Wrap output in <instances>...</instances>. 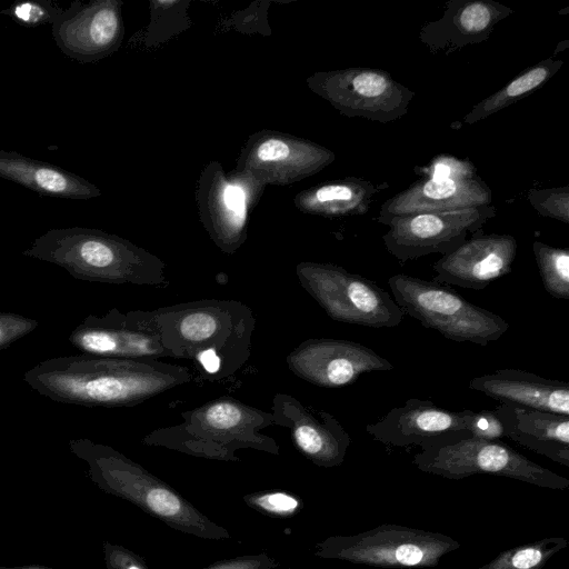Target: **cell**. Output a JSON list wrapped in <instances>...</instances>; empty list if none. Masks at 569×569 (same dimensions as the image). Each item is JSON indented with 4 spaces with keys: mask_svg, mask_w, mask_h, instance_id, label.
<instances>
[{
    "mask_svg": "<svg viewBox=\"0 0 569 569\" xmlns=\"http://www.w3.org/2000/svg\"><path fill=\"white\" fill-rule=\"evenodd\" d=\"M193 379L184 366L160 359H124L88 353L42 360L23 376L53 401L86 407H133Z\"/></svg>",
    "mask_w": 569,
    "mask_h": 569,
    "instance_id": "1",
    "label": "cell"
},
{
    "mask_svg": "<svg viewBox=\"0 0 569 569\" xmlns=\"http://www.w3.org/2000/svg\"><path fill=\"white\" fill-rule=\"evenodd\" d=\"M170 358L192 362L201 378L228 380L251 356L256 316L233 299H201L152 310Z\"/></svg>",
    "mask_w": 569,
    "mask_h": 569,
    "instance_id": "2",
    "label": "cell"
},
{
    "mask_svg": "<svg viewBox=\"0 0 569 569\" xmlns=\"http://www.w3.org/2000/svg\"><path fill=\"white\" fill-rule=\"evenodd\" d=\"M22 254L56 264L78 280L167 287L166 263L131 242L101 230L50 229Z\"/></svg>",
    "mask_w": 569,
    "mask_h": 569,
    "instance_id": "3",
    "label": "cell"
},
{
    "mask_svg": "<svg viewBox=\"0 0 569 569\" xmlns=\"http://www.w3.org/2000/svg\"><path fill=\"white\" fill-rule=\"evenodd\" d=\"M181 422L152 430L142 443L219 461H239L236 451L254 449L278 456L280 447L262 430L271 412L223 396L180 413Z\"/></svg>",
    "mask_w": 569,
    "mask_h": 569,
    "instance_id": "4",
    "label": "cell"
},
{
    "mask_svg": "<svg viewBox=\"0 0 569 569\" xmlns=\"http://www.w3.org/2000/svg\"><path fill=\"white\" fill-rule=\"evenodd\" d=\"M88 463L92 480L106 492L139 507L180 532L206 540L230 538L227 529L210 520L174 488L112 447L89 439L70 442Z\"/></svg>",
    "mask_w": 569,
    "mask_h": 569,
    "instance_id": "5",
    "label": "cell"
},
{
    "mask_svg": "<svg viewBox=\"0 0 569 569\" xmlns=\"http://www.w3.org/2000/svg\"><path fill=\"white\" fill-rule=\"evenodd\" d=\"M388 283L405 313L449 340L487 346L509 329L499 315L469 302L442 283L403 273L390 277Z\"/></svg>",
    "mask_w": 569,
    "mask_h": 569,
    "instance_id": "6",
    "label": "cell"
},
{
    "mask_svg": "<svg viewBox=\"0 0 569 569\" xmlns=\"http://www.w3.org/2000/svg\"><path fill=\"white\" fill-rule=\"evenodd\" d=\"M460 541L436 531L395 523L355 533L336 535L315 546V556L376 568H432Z\"/></svg>",
    "mask_w": 569,
    "mask_h": 569,
    "instance_id": "7",
    "label": "cell"
},
{
    "mask_svg": "<svg viewBox=\"0 0 569 569\" xmlns=\"http://www.w3.org/2000/svg\"><path fill=\"white\" fill-rule=\"evenodd\" d=\"M296 274L301 287L335 321L393 328L405 312L375 281L328 262H300Z\"/></svg>",
    "mask_w": 569,
    "mask_h": 569,
    "instance_id": "8",
    "label": "cell"
},
{
    "mask_svg": "<svg viewBox=\"0 0 569 569\" xmlns=\"http://www.w3.org/2000/svg\"><path fill=\"white\" fill-rule=\"evenodd\" d=\"M412 463L426 473L450 480L493 475L537 487L566 490L569 479L536 463L500 440L477 437L420 450Z\"/></svg>",
    "mask_w": 569,
    "mask_h": 569,
    "instance_id": "9",
    "label": "cell"
},
{
    "mask_svg": "<svg viewBox=\"0 0 569 569\" xmlns=\"http://www.w3.org/2000/svg\"><path fill=\"white\" fill-rule=\"evenodd\" d=\"M497 213L492 204L453 211L415 213L395 217L383 224L386 249L400 262L428 254H448L467 240L469 233L481 231Z\"/></svg>",
    "mask_w": 569,
    "mask_h": 569,
    "instance_id": "10",
    "label": "cell"
},
{
    "mask_svg": "<svg viewBox=\"0 0 569 569\" xmlns=\"http://www.w3.org/2000/svg\"><path fill=\"white\" fill-rule=\"evenodd\" d=\"M476 418L471 410L451 411L430 400L410 398L367 425L366 431L386 446H419L425 450L472 437Z\"/></svg>",
    "mask_w": 569,
    "mask_h": 569,
    "instance_id": "11",
    "label": "cell"
},
{
    "mask_svg": "<svg viewBox=\"0 0 569 569\" xmlns=\"http://www.w3.org/2000/svg\"><path fill=\"white\" fill-rule=\"evenodd\" d=\"M319 92L341 113L380 123L402 118L415 96L387 71L349 68L319 76Z\"/></svg>",
    "mask_w": 569,
    "mask_h": 569,
    "instance_id": "12",
    "label": "cell"
},
{
    "mask_svg": "<svg viewBox=\"0 0 569 569\" xmlns=\"http://www.w3.org/2000/svg\"><path fill=\"white\" fill-rule=\"evenodd\" d=\"M82 353L124 358H170L161 345L152 311L110 309L102 316H87L69 336Z\"/></svg>",
    "mask_w": 569,
    "mask_h": 569,
    "instance_id": "13",
    "label": "cell"
},
{
    "mask_svg": "<svg viewBox=\"0 0 569 569\" xmlns=\"http://www.w3.org/2000/svg\"><path fill=\"white\" fill-rule=\"evenodd\" d=\"M286 363L293 375L322 388H341L353 383L362 373L395 368L359 342L331 338L302 341L288 353Z\"/></svg>",
    "mask_w": 569,
    "mask_h": 569,
    "instance_id": "14",
    "label": "cell"
},
{
    "mask_svg": "<svg viewBox=\"0 0 569 569\" xmlns=\"http://www.w3.org/2000/svg\"><path fill=\"white\" fill-rule=\"evenodd\" d=\"M271 415L273 425L288 428L296 449L313 465L325 468L342 465L351 438L330 412L278 392L272 398Z\"/></svg>",
    "mask_w": 569,
    "mask_h": 569,
    "instance_id": "15",
    "label": "cell"
},
{
    "mask_svg": "<svg viewBox=\"0 0 569 569\" xmlns=\"http://www.w3.org/2000/svg\"><path fill=\"white\" fill-rule=\"evenodd\" d=\"M60 51L80 63L94 62L111 53L121 39L119 4L111 0L82 3L74 0L51 26Z\"/></svg>",
    "mask_w": 569,
    "mask_h": 569,
    "instance_id": "16",
    "label": "cell"
},
{
    "mask_svg": "<svg viewBox=\"0 0 569 569\" xmlns=\"http://www.w3.org/2000/svg\"><path fill=\"white\" fill-rule=\"evenodd\" d=\"M517 249V240L511 234L478 232L435 262L437 274L433 280L463 289L482 290L511 272Z\"/></svg>",
    "mask_w": 569,
    "mask_h": 569,
    "instance_id": "17",
    "label": "cell"
},
{
    "mask_svg": "<svg viewBox=\"0 0 569 569\" xmlns=\"http://www.w3.org/2000/svg\"><path fill=\"white\" fill-rule=\"evenodd\" d=\"M492 204L490 187L478 176L471 178H421L386 200L377 221L415 213L453 211Z\"/></svg>",
    "mask_w": 569,
    "mask_h": 569,
    "instance_id": "18",
    "label": "cell"
},
{
    "mask_svg": "<svg viewBox=\"0 0 569 569\" xmlns=\"http://www.w3.org/2000/svg\"><path fill=\"white\" fill-rule=\"evenodd\" d=\"M512 13L493 0H450L438 20L421 28L419 39L431 52H450L486 41L498 22Z\"/></svg>",
    "mask_w": 569,
    "mask_h": 569,
    "instance_id": "19",
    "label": "cell"
},
{
    "mask_svg": "<svg viewBox=\"0 0 569 569\" xmlns=\"http://www.w3.org/2000/svg\"><path fill=\"white\" fill-rule=\"evenodd\" d=\"M472 390L522 408L569 416V383L520 369H499L470 380Z\"/></svg>",
    "mask_w": 569,
    "mask_h": 569,
    "instance_id": "20",
    "label": "cell"
},
{
    "mask_svg": "<svg viewBox=\"0 0 569 569\" xmlns=\"http://www.w3.org/2000/svg\"><path fill=\"white\" fill-rule=\"evenodd\" d=\"M492 411L506 437L569 468V416L506 403Z\"/></svg>",
    "mask_w": 569,
    "mask_h": 569,
    "instance_id": "21",
    "label": "cell"
},
{
    "mask_svg": "<svg viewBox=\"0 0 569 569\" xmlns=\"http://www.w3.org/2000/svg\"><path fill=\"white\" fill-rule=\"evenodd\" d=\"M0 178L41 196L63 199H90L100 190L87 179L46 161L0 149Z\"/></svg>",
    "mask_w": 569,
    "mask_h": 569,
    "instance_id": "22",
    "label": "cell"
},
{
    "mask_svg": "<svg viewBox=\"0 0 569 569\" xmlns=\"http://www.w3.org/2000/svg\"><path fill=\"white\" fill-rule=\"evenodd\" d=\"M383 188L361 178H345L310 191L305 197L307 210L340 217L366 214L376 194Z\"/></svg>",
    "mask_w": 569,
    "mask_h": 569,
    "instance_id": "23",
    "label": "cell"
},
{
    "mask_svg": "<svg viewBox=\"0 0 569 569\" xmlns=\"http://www.w3.org/2000/svg\"><path fill=\"white\" fill-rule=\"evenodd\" d=\"M562 63L561 60L549 58L526 69L506 87L477 103L465 116L462 122L473 124L525 98L547 82L560 69Z\"/></svg>",
    "mask_w": 569,
    "mask_h": 569,
    "instance_id": "24",
    "label": "cell"
},
{
    "mask_svg": "<svg viewBox=\"0 0 569 569\" xmlns=\"http://www.w3.org/2000/svg\"><path fill=\"white\" fill-rule=\"evenodd\" d=\"M567 546L566 538H543L505 550L477 569H542L556 553Z\"/></svg>",
    "mask_w": 569,
    "mask_h": 569,
    "instance_id": "25",
    "label": "cell"
},
{
    "mask_svg": "<svg viewBox=\"0 0 569 569\" xmlns=\"http://www.w3.org/2000/svg\"><path fill=\"white\" fill-rule=\"evenodd\" d=\"M533 256L546 291L557 299H569V249L535 241Z\"/></svg>",
    "mask_w": 569,
    "mask_h": 569,
    "instance_id": "26",
    "label": "cell"
},
{
    "mask_svg": "<svg viewBox=\"0 0 569 569\" xmlns=\"http://www.w3.org/2000/svg\"><path fill=\"white\" fill-rule=\"evenodd\" d=\"M251 509L274 518H290L299 513L303 502L299 496L284 490H262L242 497Z\"/></svg>",
    "mask_w": 569,
    "mask_h": 569,
    "instance_id": "27",
    "label": "cell"
},
{
    "mask_svg": "<svg viewBox=\"0 0 569 569\" xmlns=\"http://www.w3.org/2000/svg\"><path fill=\"white\" fill-rule=\"evenodd\" d=\"M62 11L63 8L52 0H24L0 10V14L22 26L38 27L46 23L52 26Z\"/></svg>",
    "mask_w": 569,
    "mask_h": 569,
    "instance_id": "28",
    "label": "cell"
},
{
    "mask_svg": "<svg viewBox=\"0 0 569 569\" xmlns=\"http://www.w3.org/2000/svg\"><path fill=\"white\" fill-rule=\"evenodd\" d=\"M527 198L541 216L569 223V187L530 189Z\"/></svg>",
    "mask_w": 569,
    "mask_h": 569,
    "instance_id": "29",
    "label": "cell"
},
{
    "mask_svg": "<svg viewBox=\"0 0 569 569\" xmlns=\"http://www.w3.org/2000/svg\"><path fill=\"white\" fill-rule=\"evenodd\" d=\"M425 178L447 179V178H471L477 176L476 168L469 160H461L448 154L436 157L431 163L421 169Z\"/></svg>",
    "mask_w": 569,
    "mask_h": 569,
    "instance_id": "30",
    "label": "cell"
},
{
    "mask_svg": "<svg viewBox=\"0 0 569 569\" xmlns=\"http://www.w3.org/2000/svg\"><path fill=\"white\" fill-rule=\"evenodd\" d=\"M39 322L13 312H0V350L32 332Z\"/></svg>",
    "mask_w": 569,
    "mask_h": 569,
    "instance_id": "31",
    "label": "cell"
},
{
    "mask_svg": "<svg viewBox=\"0 0 569 569\" xmlns=\"http://www.w3.org/2000/svg\"><path fill=\"white\" fill-rule=\"evenodd\" d=\"M103 550L107 569H149L140 556L122 546L104 542Z\"/></svg>",
    "mask_w": 569,
    "mask_h": 569,
    "instance_id": "32",
    "label": "cell"
},
{
    "mask_svg": "<svg viewBox=\"0 0 569 569\" xmlns=\"http://www.w3.org/2000/svg\"><path fill=\"white\" fill-rule=\"evenodd\" d=\"M279 562L267 552L246 555L213 562L203 569H274Z\"/></svg>",
    "mask_w": 569,
    "mask_h": 569,
    "instance_id": "33",
    "label": "cell"
},
{
    "mask_svg": "<svg viewBox=\"0 0 569 569\" xmlns=\"http://www.w3.org/2000/svg\"><path fill=\"white\" fill-rule=\"evenodd\" d=\"M503 436V429L492 410L477 412L472 437L500 440Z\"/></svg>",
    "mask_w": 569,
    "mask_h": 569,
    "instance_id": "34",
    "label": "cell"
},
{
    "mask_svg": "<svg viewBox=\"0 0 569 569\" xmlns=\"http://www.w3.org/2000/svg\"><path fill=\"white\" fill-rule=\"evenodd\" d=\"M290 147L280 139H269L257 149V158L261 162H278L290 154Z\"/></svg>",
    "mask_w": 569,
    "mask_h": 569,
    "instance_id": "35",
    "label": "cell"
},
{
    "mask_svg": "<svg viewBox=\"0 0 569 569\" xmlns=\"http://www.w3.org/2000/svg\"><path fill=\"white\" fill-rule=\"evenodd\" d=\"M0 569H49V568H41V567H20V568H1Z\"/></svg>",
    "mask_w": 569,
    "mask_h": 569,
    "instance_id": "36",
    "label": "cell"
}]
</instances>
